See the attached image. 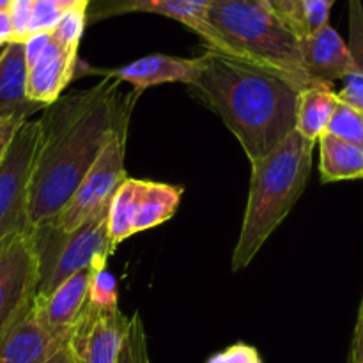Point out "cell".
Masks as SVG:
<instances>
[{"instance_id": "6da1fadb", "label": "cell", "mask_w": 363, "mask_h": 363, "mask_svg": "<svg viewBox=\"0 0 363 363\" xmlns=\"http://www.w3.org/2000/svg\"><path fill=\"white\" fill-rule=\"evenodd\" d=\"M119 80L105 78L85 91L60 96L43 108L34 170L28 186L30 229L46 225L71 195L119 130H126L140 92L121 94Z\"/></svg>"}, {"instance_id": "7a4b0ae2", "label": "cell", "mask_w": 363, "mask_h": 363, "mask_svg": "<svg viewBox=\"0 0 363 363\" xmlns=\"http://www.w3.org/2000/svg\"><path fill=\"white\" fill-rule=\"evenodd\" d=\"M188 87L223 121L250 163L273 151L296 126L300 91L245 60L208 50Z\"/></svg>"}, {"instance_id": "3957f363", "label": "cell", "mask_w": 363, "mask_h": 363, "mask_svg": "<svg viewBox=\"0 0 363 363\" xmlns=\"http://www.w3.org/2000/svg\"><path fill=\"white\" fill-rule=\"evenodd\" d=\"M314 145L294 130L273 151L250 163V190L233 254L234 272L254 261L300 201L312 172Z\"/></svg>"}, {"instance_id": "277c9868", "label": "cell", "mask_w": 363, "mask_h": 363, "mask_svg": "<svg viewBox=\"0 0 363 363\" xmlns=\"http://www.w3.org/2000/svg\"><path fill=\"white\" fill-rule=\"evenodd\" d=\"M208 21L233 59L272 71L300 92L323 85L305 73L300 38L277 14L269 0H211Z\"/></svg>"}, {"instance_id": "5b68a950", "label": "cell", "mask_w": 363, "mask_h": 363, "mask_svg": "<svg viewBox=\"0 0 363 363\" xmlns=\"http://www.w3.org/2000/svg\"><path fill=\"white\" fill-rule=\"evenodd\" d=\"M38 255V296H46L64 280L92 264L98 257L113 254L108 240V209L73 230L53 225L34 229Z\"/></svg>"}, {"instance_id": "8992f818", "label": "cell", "mask_w": 363, "mask_h": 363, "mask_svg": "<svg viewBox=\"0 0 363 363\" xmlns=\"http://www.w3.org/2000/svg\"><path fill=\"white\" fill-rule=\"evenodd\" d=\"M126 130H119L112 135L99 158L71 195L69 202L50 225L59 230H73L108 209L113 194L128 177L124 169Z\"/></svg>"}, {"instance_id": "52a82bcc", "label": "cell", "mask_w": 363, "mask_h": 363, "mask_svg": "<svg viewBox=\"0 0 363 363\" xmlns=\"http://www.w3.org/2000/svg\"><path fill=\"white\" fill-rule=\"evenodd\" d=\"M39 142L38 121H25L14 133L0 163V241L30 229L28 186Z\"/></svg>"}, {"instance_id": "ba28073f", "label": "cell", "mask_w": 363, "mask_h": 363, "mask_svg": "<svg viewBox=\"0 0 363 363\" xmlns=\"http://www.w3.org/2000/svg\"><path fill=\"white\" fill-rule=\"evenodd\" d=\"M38 293V255L34 229L0 241V330L34 300Z\"/></svg>"}, {"instance_id": "9c48e42d", "label": "cell", "mask_w": 363, "mask_h": 363, "mask_svg": "<svg viewBox=\"0 0 363 363\" xmlns=\"http://www.w3.org/2000/svg\"><path fill=\"white\" fill-rule=\"evenodd\" d=\"M209 4L211 0H91L87 23L130 13L162 14L186 25L206 43L208 50L229 57L227 45L208 21Z\"/></svg>"}, {"instance_id": "30bf717a", "label": "cell", "mask_w": 363, "mask_h": 363, "mask_svg": "<svg viewBox=\"0 0 363 363\" xmlns=\"http://www.w3.org/2000/svg\"><path fill=\"white\" fill-rule=\"evenodd\" d=\"M128 323L119 307L99 308L87 301L67 344L82 363H117Z\"/></svg>"}, {"instance_id": "8fae6325", "label": "cell", "mask_w": 363, "mask_h": 363, "mask_svg": "<svg viewBox=\"0 0 363 363\" xmlns=\"http://www.w3.org/2000/svg\"><path fill=\"white\" fill-rule=\"evenodd\" d=\"M66 344L45 325L34 296L0 330V363H45Z\"/></svg>"}, {"instance_id": "7c38bea8", "label": "cell", "mask_w": 363, "mask_h": 363, "mask_svg": "<svg viewBox=\"0 0 363 363\" xmlns=\"http://www.w3.org/2000/svg\"><path fill=\"white\" fill-rule=\"evenodd\" d=\"M202 67V55L195 59L152 53L140 59L128 62L113 69H91L89 73L103 74L105 78H113L121 84H130L135 92H142L147 87L162 84H194Z\"/></svg>"}, {"instance_id": "4fadbf2b", "label": "cell", "mask_w": 363, "mask_h": 363, "mask_svg": "<svg viewBox=\"0 0 363 363\" xmlns=\"http://www.w3.org/2000/svg\"><path fill=\"white\" fill-rule=\"evenodd\" d=\"M300 50L305 73L315 84L333 85L353 69L350 48L330 23L301 38Z\"/></svg>"}, {"instance_id": "5bb4252c", "label": "cell", "mask_w": 363, "mask_h": 363, "mask_svg": "<svg viewBox=\"0 0 363 363\" xmlns=\"http://www.w3.org/2000/svg\"><path fill=\"white\" fill-rule=\"evenodd\" d=\"M78 52L57 45L50 35V43L41 55L28 66L27 94L41 106L52 105L62 96L77 67Z\"/></svg>"}, {"instance_id": "9a60e30c", "label": "cell", "mask_w": 363, "mask_h": 363, "mask_svg": "<svg viewBox=\"0 0 363 363\" xmlns=\"http://www.w3.org/2000/svg\"><path fill=\"white\" fill-rule=\"evenodd\" d=\"M92 268L94 266L91 264L82 272L74 273L46 296L35 294L45 325L48 326L50 332L62 339L69 340L71 330L87 305Z\"/></svg>"}, {"instance_id": "2e32d148", "label": "cell", "mask_w": 363, "mask_h": 363, "mask_svg": "<svg viewBox=\"0 0 363 363\" xmlns=\"http://www.w3.org/2000/svg\"><path fill=\"white\" fill-rule=\"evenodd\" d=\"M27 73L23 43L11 41L0 53V123L28 121L32 113L45 108L28 98Z\"/></svg>"}, {"instance_id": "e0dca14e", "label": "cell", "mask_w": 363, "mask_h": 363, "mask_svg": "<svg viewBox=\"0 0 363 363\" xmlns=\"http://www.w3.org/2000/svg\"><path fill=\"white\" fill-rule=\"evenodd\" d=\"M183 188L158 181L138 179L137 209H135V234L155 229L176 215Z\"/></svg>"}, {"instance_id": "ac0fdd59", "label": "cell", "mask_w": 363, "mask_h": 363, "mask_svg": "<svg viewBox=\"0 0 363 363\" xmlns=\"http://www.w3.org/2000/svg\"><path fill=\"white\" fill-rule=\"evenodd\" d=\"M337 101L339 99L337 92L333 91V85H314L301 91L298 98L294 130L308 142L315 144L328 128Z\"/></svg>"}, {"instance_id": "d6986e66", "label": "cell", "mask_w": 363, "mask_h": 363, "mask_svg": "<svg viewBox=\"0 0 363 363\" xmlns=\"http://www.w3.org/2000/svg\"><path fill=\"white\" fill-rule=\"evenodd\" d=\"M319 172L325 183L363 177V147L323 133L319 138Z\"/></svg>"}, {"instance_id": "ffe728a7", "label": "cell", "mask_w": 363, "mask_h": 363, "mask_svg": "<svg viewBox=\"0 0 363 363\" xmlns=\"http://www.w3.org/2000/svg\"><path fill=\"white\" fill-rule=\"evenodd\" d=\"M353 69L344 78V87L337 92L339 101L354 106L363 113V7L362 0H350V45Z\"/></svg>"}, {"instance_id": "44dd1931", "label": "cell", "mask_w": 363, "mask_h": 363, "mask_svg": "<svg viewBox=\"0 0 363 363\" xmlns=\"http://www.w3.org/2000/svg\"><path fill=\"white\" fill-rule=\"evenodd\" d=\"M138 179L126 177L113 194L108 206V240L110 248H116L135 234V209H137Z\"/></svg>"}, {"instance_id": "7402d4cb", "label": "cell", "mask_w": 363, "mask_h": 363, "mask_svg": "<svg viewBox=\"0 0 363 363\" xmlns=\"http://www.w3.org/2000/svg\"><path fill=\"white\" fill-rule=\"evenodd\" d=\"M325 133L363 147V113L344 101H337Z\"/></svg>"}, {"instance_id": "603a6c76", "label": "cell", "mask_w": 363, "mask_h": 363, "mask_svg": "<svg viewBox=\"0 0 363 363\" xmlns=\"http://www.w3.org/2000/svg\"><path fill=\"white\" fill-rule=\"evenodd\" d=\"M108 257H98L92 262V277L89 284V303L99 308L119 307L117 305V284L112 273L106 269Z\"/></svg>"}, {"instance_id": "cb8c5ba5", "label": "cell", "mask_w": 363, "mask_h": 363, "mask_svg": "<svg viewBox=\"0 0 363 363\" xmlns=\"http://www.w3.org/2000/svg\"><path fill=\"white\" fill-rule=\"evenodd\" d=\"M85 25H87V11L85 9H69L64 11L59 23L55 25L50 35L57 45L66 50L78 52L82 35H84Z\"/></svg>"}, {"instance_id": "d4e9b609", "label": "cell", "mask_w": 363, "mask_h": 363, "mask_svg": "<svg viewBox=\"0 0 363 363\" xmlns=\"http://www.w3.org/2000/svg\"><path fill=\"white\" fill-rule=\"evenodd\" d=\"M149 360L147 342H145L144 325L138 312H133L128 323L126 335H124L123 347H121L117 363H145Z\"/></svg>"}, {"instance_id": "484cf974", "label": "cell", "mask_w": 363, "mask_h": 363, "mask_svg": "<svg viewBox=\"0 0 363 363\" xmlns=\"http://www.w3.org/2000/svg\"><path fill=\"white\" fill-rule=\"evenodd\" d=\"M62 13L64 11L53 0H34L30 25H28V35L41 34V32L50 34L55 28V25L59 23Z\"/></svg>"}, {"instance_id": "4316f807", "label": "cell", "mask_w": 363, "mask_h": 363, "mask_svg": "<svg viewBox=\"0 0 363 363\" xmlns=\"http://www.w3.org/2000/svg\"><path fill=\"white\" fill-rule=\"evenodd\" d=\"M269 4L298 38L301 39L308 34L303 13V0H269Z\"/></svg>"}, {"instance_id": "83f0119b", "label": "cell", "mask_w": 363, "mask_h": 363, "mask_svg": "<svg viewBox=\"0 0 363 363\" xmlns=\"http://www.w3.org/2000/svg\"><path fill=\"white\" fill-rule=\"evenodd\" d=\"M32 6L34 0H11L7 6L11 27H13V41L23 43L28 35V25H30Z\"/></svg>"}, {"instance_id": "f1b7e54d", "label": "cell", "mask_w": 363, "mask_h": 363, "mask_svg": "<svg viewBox=\"0 0 363 363\" xmlns=\"http://www.w3.org/2000/svg\"><path fill=\"white\" fill-rule=\"evenodd\" d=\"M206 363H262V358L254 346L240 342L213 354Z\"/></svg>"}, {"instance_id": "f546056e", "label": "cell", "mask_w": 363, "mask_h": 363, "mask_svg": "<svg viewBox=\"0 0 363 363\" xmlns=\"http://www.w3.org/2000/svg\"><path fill=\"white\" fill-rule=\"evenodd\" d=\"M335 0H303V13L305 21H307V30L308 34L323 25L330 23V11Z\"/></svg>"}, {"instance_id": "4dcf8cb0", "label": "cell", "mask_w": 363, "mask_h": 363, "mask_svg": "<svg viewBox=\"0 0 363 363\" xmlns=\"http://www.w3.org/2000/svg\"><path fill=\"white\" fill-rule=\"evenodd\" d=\"M50 43V34H30L23 41V50H25V59H27V66H30L35 59L43 53V50L46 48V45Z\"/></svg>"}, {"instance_id": "1f68e13d", "label": "cell", "mask_w": 363, "mask_h": 363, "mask_svg": "<svg viewBox=\"0 0 363 363\" xmlns=\"http://www.w3.org/2000/svg\"><path fill=\"white\" fill-rule=\"evenodd\" d=\"M350 363H363V312H358L357 326H354L353 342H351Z\"/></svg>"}, {"instance_id": "d6a6232c", "label": "cell", "mask_w": 363, "mask_h": 363, "mask_svg": "<svg viewBox=\"0 0 363 363\" xmlns=\"http://www.w3.org/2000/svg\"><path fill=\"white\" fill-rule=\"evenodd\" d=\"M25 121H2L0 123V163H2L4 156H6V151L9 147L11 140H13L14 133H16L18 128Z\"/></svg>"}, {"instance_id": "836d02e7", "label": "cell", "mask_w": 363, "mask_h": 363, "mask_svg": "<svg viewBox=\"0 0 363 363\" xmlns=\"http://www.w3.org/2000/svg\"><path fill=\"white\" fill-rule=\"evenodd\" d=\"M13 41V27H11L9 14L6 9H0V46H6Z\"/></svg>"}, {"instance_id": "e575fe53", "label": "cell", "mask_w": 363, "mask_h": 363, "mask_svg": "<svg viewBox=\"0 0 363 363\" xmlns=\"http://www.w3.org/2000/svg\"><path fill=\"white\" fill-rule=\"evenodd\" d=\"M45 363H82V362L78 360L77 354L73 353V350L69 347V344H66L62 350L57 351V353L53 354L50 360H46Z\"/></svg>"}, {"instance_id": "d590c367", "label": "cell", "mask_w": 363, "mask_h": 363, "mask_svg": "<svg viewBox=\"0 0 363 363\" xmlns=\"http://www.w3.org/2000/svg\"><path fill=\"white\" fill-rule=\"evenodd\" d=\"M53 2H55L62 11H69V9H85L87 11V6L91 0H53Z\"/></svg>"}, {"instance_id": "8d00e7d4", "label": "cell", "mask_w": 363, "mask_h": 363, "mask_svg": "<svg viewBox=\"0 0 363 363\" xmlns=\"http://www.w3.org/2000/svg\"><path fill=\"white\" fill-rule=\"evenodd\" d=\"M9 2H11V0H0V9H7Z\"/></svg>"}, {"instance_id": "74e56055", "label": "cell", "mask_w": 363, "mask_h": 363, "mask_svg": "<svg viewBox=\"0 0 363 363\" xmlns=\"http://www.w3.org/2000/svg\"><path fill=\"white\" fill-rule=\"evenodd\" d=\"M360 312H363V296H362V303H360Z\"/></svg>"}, {"instance_id": "f35d334b", "label": "cell", "mask_w": 363, "mask_h": 363, "mask_svg": "<svg viewBox=\"0 0 363 363\" xmlns=\"http://www.w3.org/2000/svg\"><path fill=\"white\" fill-rule=\"evenodd\" d=\"M145 363H151V360H147V362H145Z\"/></svg>"}]
</instances>
